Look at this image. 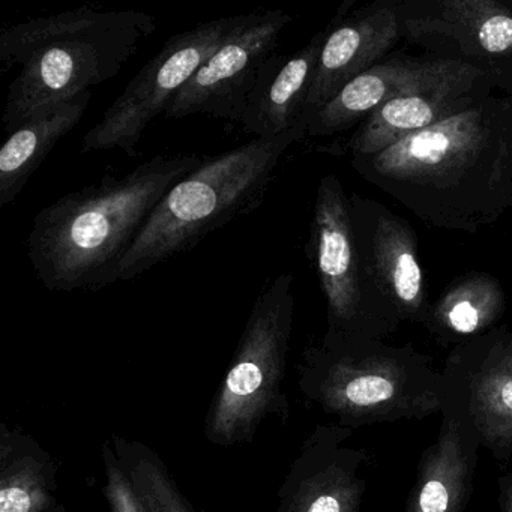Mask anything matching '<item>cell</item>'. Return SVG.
I'll list each match as a JSON object with an SVG mask.
<instances>
[{
    "mask_svg": "<svg viewBox=\"0 0 512 512\" xmlns=\"http://www.w3.org/2000/svg\"><path fill=\"white\" fill-rule=\"evenodd\" d=\"M350 166L425 226L475 235L512 208V95H490Z\"/></svg>",
    "mask_w": 512,
    "mask_h": 512,
    "instance_id": "cell-1",
    "label": "cell"
},
{
    "mask_svg": "<svg viewBox=\"0 0 512 512\" xmlns=\"http://www.w3.org/2000/svg\"><path fill=\"white\" fill-rule=\"evenodd\" d=\"M304 137L307 130L298 128L206 157L158 203L125 257L119 280H134L193 250L209 233L260 208L287 151Z\"/></svg>",
    "mask_w": 512,
    "mask_h": 512,
    "instance_id": "cell-5",
    "label": "cell"
},
{
    "mask_svg": "<svg viewBox=\"0 0 512 512\" xmlns=\"http://www.w3.org/2000/svg\"><path fill=\"white\" fill-rule=\"evenodd\" d=\"M143 11L82 7L37 17L0 32L2 73L20 68L8 88L4 128L13 133L32 116L113 79L157 31Z\"/></svg>",
    "mask_w": 512,
    "mask_h": 512,
    "instance_id": "cell-3",
    "label": "cell"
},
{
    "mask_svg": "<svg viewBox=\"0 0 512 512\" xmlns=\"http://www.w3.org/2000/svg\"><path fill=\"white\" fill-rule=\"evenodd\" d=\"M104 499L109 512H199L157 451L110 434L103 445Z\"/></svg>",
    "mask_w": 512,
    "mask_h": 512,
    "instance_id": "cell-16",
    "label": "cell"
},
{
    "mask_svg": "<svg viewBox=\"0 0 512 512\" xmlns=\"http://www.w3.org/2000/svg\"><path fill=\"white\" fill-rule=\"evenodd\" d=\"M442 412L457 418L502 467L512 460V329L499 325L449 350ZM440 412V413H442Z\"/></svg>",
    "mask_w": 512,
    "mask_h": 512,
    "instance_id": "cell-9",
    "label": "cell"
},
{
    "mask_svg": "<svg viewBox=\"0 0 512 512\" xmlns=\"http://www.w3.org/2000/svg\"><path fill=\"white\" fill-rule=\"evenodd\" d=\"M505 310L500 281L487 272H467L430 305L424 328L440 346L451 350L499 326Z\"/></svg>",
    "mask_w": 512,
    "mask_h": 512,
    "instance_id": "cell-21",
    "label": "cell"
},
{
    "mask_svg": "<svg viewBox=\"0 0 512 512\" xmlns=\"http://www.w3.org/2000/svg\"><path fill=\"white\" fill-rule=\"evenodd\" d=\"M440 415L439 433L422 452L404 512H464L472 497L481 448L457 418Z\"/></svg>",
    "mask_w": 512,
    "mask_h": 512,
    "instance_id": "cell-18",
    "label": "cell"
},
{
    "mask_svg": "<svg viewBox=\"0 0 512 512\" xmlns=\"http://www.w3.org/2000/svg\"><path fill=\"white\" fill-rule=\"evenodd\" d=\"M352 428L320 424L305 439L277 493V512H361L365 449L346 446Z\"/></svg>",
    "mask_w": 512,
    "mask_h": 512,
    "instance_id": "cell-14",
    "label": "cell"
},
{
    "mask_svg": "<svg viewBox=\"0 0 512 512\" xmlns=\"http://www.w3.org/2000/svg\"><path fill=\"white\" fill-rule=\"evenodd\" d=\"M58 472V461L31 434L0 424V512L56 508Z\"/></svg>",
    "mask_w": 512,
    "mask_h": 512,
    "instance_id": "cell-22",
    "label": "cell"
},
{
    "mask_svg": "<svg viewBox=\"0 0 512 512\" xmlns=\"http://www.w3.org/2000/svg\"><path fill=\"white\" fill-rule=\"evenodd\" d=\"M292 20L283 10L239 14L238 25L176 95L166 118L208 115L241 124L260 76Z\"/></svg>",
    "mask_w": 512,
    "mask_h": 512,
    "instance_id": "cell-11",
    "label": "cell"
},
{
    "mask_svg": "<svg viewBox=\"0 0 512 512\" xmlns=\"http://www.w3.org/2000/svg\"><path fill=\"white\" fill-rule=\"evenodd\" d=\"M433 55L394 52L367 73L347 83L308 122V137H328L358 127L377 109L418 88L442 64Z\"/></svg>",
    "mask_w": 512,
    "mask_h": 512,
    "instance_id": "cell-19",
    "label": "cell"
},
{
    "mask_svg": "<svg viewBox=\"0 0 512 512\" xmlns=\"http://www.w3.org/2000/svg\"><path fill=\"white\" fill-rule=\"evenodd\" d=\"M353 5V0L344 2L328 23L305 109L307 125L347 83L388 58L403 40L400 0H376L358 10Z\"/></svg>",
    "mask_w": 512,
    "mask_h": 512,
    "instance_id": "cell-15",
    "label": "cell"
},
{
    "mask_svg": "<svg viewBox=\"0 0 512 512\" xmlns=\"http://www.w3.org/2000/svg\"><path fill=\"white\" fill-rule=\"evenodd\" d=\"M494 94L490 77L478 68L443 58L418 88L383 104L355 128L344 152L370 157L425 128L454 118Z\"/></svg>",
    "mask_w": 512,
    "mask_h": 512,
    "instance_id": "cell-13",
    "label": "cell"
},
{
    "mask_svg": "<svg viewBox=\"0 0 512 512\" xmlns=\"http://www.w3.org/2000/svg\"><path fill=\"white\" fill-rule=\"evenodd\" d=\"M307 256L325 298L323 337L374 338L359 284L350 197L334 173L323 176L317 187Z\"/></svg>",
    "mask_w": 512,
    "mask_h": 512,
    "instance_id": "cell-12",
    "label": "cell"
},
{
    "mask_svg": "<svg viewBox=\"0 0 512 512\" xmlns=\"http://www.w3.org/2000/svg\"><path fill=\"white\" fill-rule=\"evenodd\" d=\"M239 16L200 23L173 35L107 107L100 122L83 137V151H124L136 157L149 125L167 112L176 95L238 25Z\"/></svg>",
    "mask_w": 512,
    "mask_h": 512,
    "instance_id": "cell-8",
    "label": "cell"
},
{
    "mask_svg": "<svg viewBox=\"0 0 512 512\" xmlns=\"http://www.w3.org/2000/svg\"><path fill=\"white\" fill-rule=\"evenodd\" d=\"M500 512H512V472L503 473L497 481Z\"/></svg>",
    "mask_w": 512,
    "mask_h": 512,
    "instance_id": "cell-23",
    "label": "cell"
},
{
    "mask_svg": "<svg viewBox=\"0 0 512 512\" xmlns=\"http://www.w3.org/2000/svg\"><path fill=\"white\" fill-rule=\"evenodd\" d=\"M326 37L328 25L290 58L275 53L269 59L241 119L245 133L259 139L308 130L305 109Z\"/></svg>",
    "mask_w": 512,
    "mask_h": 512,
    "instance_id": "cell-17",
    "label": "cell"
},
{
    "mask_svg": "<svg viewBox=\"0 0 512 512\" xmlns=\"http://www.w3.org/2000/svg\"><path fill=\"white\" fill-rule=\"evenodd\" d=\"M349 197L359 284L374 338L391 337L401 323L424 326L431 304L415 229L376 200Z\"/></svg>",
    "mask_w": 512,
    "mask_h": 512,
    "instance_id": "cell-7",
    "label": "cell"
},
{
    "mask_svg": "<svg viewBox=\"0 0 512 512\" xmlns=\"http://www.w3.org/2000/svg\"><path fill=\"white\" fill-rule=\"evenodd\" d=\"M46 512H70V511H68V508H67V506L64 505V503H59V505L56 506V508L49 509V511H46Z\"/></svg>",
    "mask_w": 512,
    "mask_h": 512,
    "instance_id": "cell-24",
    "label": "cell"
},
{
    "mask_svg": "<svg viewBox=\"0 0 512 512\" xmlns=\"http://www.w3.org/2000/svg\"><path fill=\"white\" fill-rule=\"evenodd\" d=\"M295 320L290 272L275 277L251 308L235 356L205 418V437L221 448L251 443L266 419L287 425L290 404L284 391Z\"/></svg>",
    "mask_w": 512,
    "mask_h": 512,
    "instance_id": "cell-6",
    "label": "cell"
},
{
    "mask_svg": "<svg viewBox=\"0 0 512 512\" xmlns=\"http://www.w3.org/2000/svg\"><path fill=\"white\" fill-rule=\"evenodd\" d=\"M296 376L308 403L352 430L442 412V373L412 344L323 337L305 347Z\"/></svg>",
    "mask_w": 512,
    "mask_h": 512,
    "instance_id": "cell-4",
    "label": "cell"
},
{
    "mask_svg": "<svg viewBox=\"0 0 512 512\" xmlns=\"http://www.w3.org/2000/svg\"><path fill=\"white\" fill-rule=\"evenodd\" d=\"M203 161L197 154L157 155L41 209L28 238L38 280L52 292H95L119 281L158 203Z\"/></svg>",
    "mask_w": 512,
    "mask_h": 512,
    "instance_id": "cell-2",
    "label": "cell"
},
{
    "mask_svg": "<svg viewBox=\"0 0 512 512\" xmlns=\"http://www.w3.org/2000/svg\"><path fill=\"white\" fill-rule=\"evenodd\" d=\"M91 91L23 122L0 149V208L13 203L58 142L82 121Z\"/></svg>",
    "mask_w": 512,
    "mask_h": 512,
    "instance_id": "cell-20",
    "label": "cell"
},
{
    "mask_svg": "<svg viewBox=\"0 0 512 512\" xmlns=\"http://www.w3.org/2000/svg\"><path fill=\"white\" fill-rule=\"evenodd\" d=\"M403 40L457 59L512 95V0H400Z\"/></svg>",
    "mask_w": 512,
    "mask_h": 512,
    "instance_id": "cell-10",
    "label": "cell"
}]
</instances>
